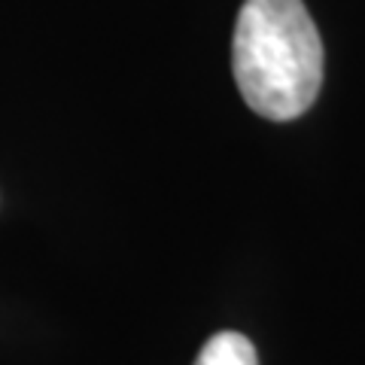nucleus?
<instances>
[{
	"label": "nucleus",
	"mask_w": 365,
	"mask_h": 365,
	"mask_svg": "<svg viewBox=\"0 0 365 365\" xmlns=\"http://www.w3.org/2000/svg\"><path fill=\"white\" fill-rule=\"evenodd\" d=\"M235 83L274 122L302 116L323 86V40L302 0H244L232 46Z\"/></svg>",
	"instance_id": "obj_1"
},
{
	"label": "nucleus",
	"mask_w": 365,
	"mask_h": 365,
	"mask_svg": "<svg viewBox=\"0 0 365 365\" xmlns=\"http://www.w3.org/2000/svg\"><path fill=\"white\" fill-rule=\"evenodd\" d=\"M195 365H259L250 338L237 332H220L201 347Z\"/></svg>",
	"instance_id": "obj_2"
}]
</instances>
